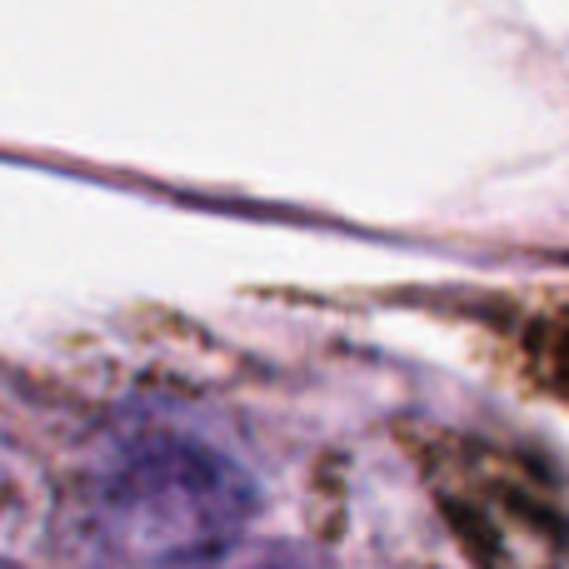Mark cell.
<instances>
[{
	"mask_svg": "<svg viewBox=\"0 0 569 569\" xmlns=\"http://www.w3.org/2000/svg\"><path fill=\"white\" fill-rule=\"evenodd\" d=\"M200 569H335V565L320 550H310V545L280 540V545H260V550H226L220 560Z\"/></svg>",
	"mask_w": 569,
	"mask_h": 569,
	"instance_id": "2",
	"label": "cell"
},
{
	"mask_svg": "<svg viewBox=\"0 0 569 569\" xmlns=\"http://www.w3.org/2000/svg\"><path fill=\"white\" fill-rule=\"evenodd\" d=\"M260 515V485L226 450L180 430L116 445L90 475V525L116 560L190 569L236 550Z\"/></svg>",
	"mask_w": 569,
	"mask_h": 569,
	"instance_id": "1",
	"label": "cell"
}]
</instances>
